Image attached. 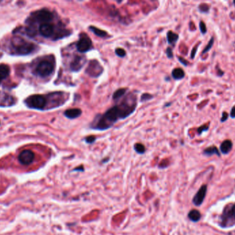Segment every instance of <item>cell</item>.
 Listing matches in <instances>:
<instances>
[{"mask_svg":"<svg viewBox=\"0 0 235 235\" xmlns=\"http://www.w3.org/2000/svg\"><path fill=\"white\" fill-rule=\"evenodd\" d=\"M127 92V89L126 88H120V89L117 90L115 93L113 94V99H118L120 97H122Z\"/></svg>","mask_w":235,"mask_h":235,"instance_id":"obj_21","label":"cell"},{"mask_svg":"<svg viewBox=\"0 0 235 235\" xmlns=\"http://www.w3.org/2000/svg\"><path fill=\"white\" fill-rule=\"evenodd\" d=\"M134 150L137 153H138L140 154H142L145 153L146 148L144 145L137 143V144H136L134 145Z\"/></svg>","mask_w":235,"mask_h":235,"instance_id":"obj_22","label":"cell"},{"mask_svg":"<svg viewBox=\"0 0 235 235\" xmlns=\"http://www.w3.org/2000/svg\"><path fill=\"white\" fill-rule=\"evenodd\" d=\"M39 33L44 37H50L54 33V26L49 23L42 24L39 26Z\"/></svg>","mask_w":235,"mask_h":235,"instance_id":"obj_12","label":"cell"},{"mask_svg":"<svg viewBox=\"0 0 235 235\" xmlns=\"http://www.w3.org/2000/svg\"><path fill=\"white\" fill-rule=\"evenodd\" d=\"M81 114H82V111L81 109H79V108L69 109V110H67L64 113L65 116L71 119L77 118V117L81 116Z\"/></svg>","mask_w":235,"mask_h":235,"instance_id":"obj_13","label":"cell"},{"mask_svg":"<svg viewBox=\"0 0 235 235\" xmlns=\"http://www.w3.org/2000/svg\"><path fill=\"white\" fill-rule=\"evenodd\" d=\"M96 141V137L94 136H89L87 137H86L85 139V141L87 143V144H93V143Z\"/></svg>","mask_w":235,"mask_h":235,"instance_id":"obj_28","label":"cell"},{"mask_svg":"<svg viewBox=\"0 0 235 235\" xmlns=\"http://www.w3.org/2000/svg\"><path fill=\"white\" fill-rule=\"evenodd\" d=\"M209 8H210V6H209V5L206 4H200L199 6V10H200V12L203 13H208L209 11Z\"/></svg>","mask_w":235,"mask_h":235,"instance_id":"obj_24","label":"cell"},{"mask_svg":"<svg viewBox=\"0 0 235 235\" xmlns=\"http://www.w3.org/2000/svg\"><path fill=\"white\" fill-rule=\"evenodd\" d=\"M86 73L90 76L98 77L102 73V68L96 60H93L89 64Z\"/></svg>","mask_w":235,"mask_h":235,"instance_id":"obj_8","label":"cell"},{"mask_svg":"<svg viewBox=\"0 0 235 235\" xmlns=\"http://www.w3.org/2000/svg\"><path fill=\"white\" fill-rule=\"evenodd\" d=\"M207 193V185H203L201 188L199 189L197 193L195 194L193 199V203L195 205L200 206L204 201V199Z\"/></svg>","mask_w":235,"mask_h":235,"instance_id":"obj_9","label":"cell"},{"mask_svg":"<svg viewBox=\"0 0 235 235\" xmlns=\"http://www.w3.org/2000/svg\"><path fill=\"white\" fill-rule=\"evenodd\" d=\"M91 46H92V43H91V39L87 36L85 35L84 37H81L79 39V41L77 42L76 48L80 53H83L90 50L91 48Z\"/></svg>","mask_w":235,"mask_h":235,"instance_id":"obj_7","label":"cell"},{"mask_svg":"<svg viewBox=\"0 0 235 235\" xmlns=\"http://www.w3.org/2000/svg\"><path fill=\"white\" fill-rule=\"evenodd\" d=\"M233 148V142L230 140H225L220 145V150L223 154H228Z\"/></svg>","mask_w":235,"mask_h":235,"instance_id":"obj_14","label":"cell"},{"mask_svg":"<svg viewBox=\"0 0 235 235\" xmlns=\"http://www.w3.org/2000/svg\"><path fill=\"white\" fill-rule=\"evenodd\" d=\"M199 29L201 33L202 34H206V32H207V28H206V26L205 24V23L203 22H200L199 23Z\"/></svg>","mask_w":235,"mask_h":235,"instance_id":"obj_26","label":"cell"},{"mask_svg":"<svg viewBox=\"0 0 235 235\" xmlns=\"http://www.w3.org/2000/svg\"><path fill=\"white\" fill-rule=\"evenodd\" d=\"M172 76H173L175 79L179 80L184 78L185 76V73L184 70L181 69V68H175V69H174L173 72H172Z\"/></svg>","mask_w":235,"mask_h":235,"instance_id":"obj_18","label":"cell"},{"mask_svg":"<svg viewBox=\"0 0 235 235\" xmlns=\"http://www.w3.org/2000/svg\"><path fill=\"white\" fill-rule=\"evenodd\" d=\"M179 62H181L182 64H184V66H187L188 63H187V62H186L184 59L182 58V57H179Z\"/></svg>","mask_w":235,"mask_h":235,"instance_id":"obj_35","label":"cell"},{"mask_svg":"<svg viewBox=\"0 0 235 235\" xmlns=\"http://www.w3.org/2000/svg\"><path fill=\"white\" fill-rule=\"evenodd\" d=\"M27 104L30 107L42 110L44 109L46 104V99L44 97L39 94H35L30 97L27 99Z\"/></svg>","mask_w":235,"mask_h":235,"instance_id":"obj_4","label":"cell"},{"mask_svg":"<svg viewBox=\"0 0 235 235\" xmlns=\"http://www.w3.org/2000/svg\"><path fill=\"white\" fill-rule=\"evenodd\" d=\"M34 153L30 150H23L21 153L19 154L18 160L22 165H28L32 163L34 159Z\"/></svg>","mask_w":235,"mask_h":235,"instance_id":"obj_6","label":"cell"},{"mask_svg":"<svg viewBox=\"0 0 235 235\" xmlns=\"http://www.w3.org/2000/svg\"><path fill=\"white\" fill-rule=\"evenodd\" d=\"M201 217L202 215H201V213H199V211H198L197 210H195V209L189 212V213L188 214V219L193 222L199 221L200 219H201Z\"/></svg>","mask_w":235,"mask_h":235,"instance_id":"obj_16","label":"cell"},{"mask_svg":"<svg viewBox=\"0 0 235 235\" xmlns=\"http://www.w3.org/2000/svg\"><path fill=\"white\" fill-rule=\"evenodd\" d=\"M90 30H91L92 32L95 34L96 36L100 37H105L107 35V33L105 31L102 30L101 29H99L97 27L95 26H90Z\"/></svg>","mask_w":235,"mask_h":235,"instance_id":"obj_19","label":"cell"},{"mask_svg":"<svg viewBox=\"0 0 235 235\" xmlns=\"http://www.w3.org/2000/svg\"><path fill=\"white\" fill-rule=\"evenodd\" d=\"M203 154L206 156H212L213 154H216L218 157H220V153L219 152L218 148H217L216 146H210V147H208L207 148H206L204 150H203Z\"/></svg>","mask_w":235,"mask_h":235,"instance_id":"obj_17","label":"cell"},{"mask_svg":"<svg viewBox=\"0 0 235 235\" xmlns=\"http://www.w3.org/2000/svg\"><path fill=\"white\" fill-rule=\"evenodd\" d=\"M228 117H229L228 114L227 113H226V112H223V114H222V118H221V121H222V122H224V121H225L226 120H227V119H228Z\"/></svg>","mask_w":235,"mask_h":235,"instance_id":"obj_30","label":"cell"},{"mask_svg":"<svg viewBox=\"0 0 235 235\" xmlns=\"http://www.w3.org/2000/svg\"><path fill=\"white\" fill-rule=\"evenodd\" d=\"M219 225L223 228L233 227L235 225V203L226 206L224 208L220 217Z\"/></svg>","mask_w":235,"mask_h":235,"instance_id":"obj_2","label":"cell"},{"mask_svg":"<svg viewBox=\"0 0 235 235\" xmlns=\"http://www.w3.org/2000/svg\"><path fill=\"white\" fill-rule=\"evenodd\" d=\"M197 48H198V46H197L195 47V48H193V50H192V52H191V56L192 59H194V58H195V56L196 53H197Z\"/></svg>","mask_w":235,"mask_h":235,"instance_id":"obj_32","label":"cell"},{"mask_svg":"<svg viewBox=\"0 0 235 235\" xmlns=\"http://www.w3.org/2000/svg\"><path fill=\"white\" fill-rule=\"evenodd\" d=\"M10 74V68L7 65L1 64L0 65V84Z\"/></svg>","mask_w":235,"mask_h":235,"instance_id":"obj_15","label":"cell"},{"mask_svg":"<svg viewBox=\"0 0 235 235\" xmlns=\"http://www.w3.org/2000/svg\"><path fill=\"white\" fill-rule=\"evenodd\" d=\"M230 117L232 118H235V106H234L231 110L230 113Z\"/></svg>","mask_w":235,"mask_h":235,"instance_id":"obj_34","label":"cell"},{"mask_svg":"<svg viewBox=\"0 0 235 235\" xmlns=\"http://www.w3.org/2000/svg\"><path fill=\"white\" fill-rule=\"evenodd\" d=\"M54 66L48 61H42L39 63L36 68V73L41 77H47L52 73Z\"/></svg>","mask_w":235,"mask_h":235,"instance_id":"obj_3","label":"cell"},{"mask_svg":"<svg viewBox=\"0 0 235 235\" xmlns=\"http://www.w3.org/2000/svg\"><path fill=\"white\" fill-rule=\"evenodd\" d=\"M214 39L213 38V37H212L210 41H209V42L208 43L207 46H206L205 47L204 50H203V52H202L203 54H205L207 52H208V51L210 50L212 48H213V44H214Z\"/></svg>","mask_w":235,"mask_h":235,"instance_id":"obj_23","label":"cell"},{"mask_svg":"<svg viewBox=\"0 0 235 235\" xmlns=\"http://www.w3.org/2000/svg\"><path fill=\"white\" fill-rule=\"evenodd\" d=\"M209 127L208 126V125H202V126L199 127L198 128V130H197V132H198V134H201L204 131H207L208 130Z\"/></svg>","mask_w":235,"mask_h":235,"instance_id":"obj_29","label":"cell"},{"mask_svg":"<svg viewBox=\"0 0 235 235\" xmlns=\"http://www.w3.org/2000/svg\"><path fill=\"white\" fill-rule=\"evenodd\" d=\"M35 18L39 22H43V24H45V23L50 22L53 19V15L50 11L43 9L37 12Z\"/></svg>","mask_w":235,"mask_h":235,"instance_id":"obj_10","label":"cell"},{"mask_svg":"<svg viewBox=\"0 0 235 235\" xmlns=\"http://www.w3.org/2000/svg\"><path fill=\"white\" fill-rule=\"evenodd\" d=\"M85 170H84V168L83 167V166H80V167H77L76 168H74V170L72 171H79V172H83Z\"/></svg>","mask_w":235,"mask_h":235,"instance_id":"obj_33","label":"cell"},{"mask_svg":"<svg viewBox=\"0 0 235 235\" xmlns=\"http://www.w3.org/2000/svg\"><path fill=\"white\" fill-rule=\"evenodd\" d=\"M133 108H127L126 106L120 107L116 106L111 108L103 114L98 121L96 128L102 130H106L110 128L118 119L125 118L126 117L129 115L133 113Z\"/></svg>","mask_w":235,"mask_h":235,"instance_id":"obj_1","label":"cell"},{"mask_svg":"<svg viewBox=\"0 0 235 235\" xmlns=\"http://www.w3.org/2000/svg\"><path fill=\"white\" fill-rule=\"evenodd\" d=\"M115 53L116 54V55H117L120 57H124L126 55L125 50L124 49H122V48H116V50H115Z\"/></svg>","mask_w":235,"mask_h":235,"instance_id":"obj_25","label":"cell"},{"mask_svg":"<svg viewBox=\"0 0 235 235\" xmlns=\"http://www.w3.org/2000/svg\"><path fill=\"white\" fill-rule=\"evenodd\" d=\"M152 98H153V96L151 95L150 94L144 93V94H143L141 97V102H143L148 101V100H150Z\"/></svg>","mask_w":235,"mask_h":235,"instance_id":"obj_27","label":"cell"},{"mask_svg":"<svg viewBox=\"0 0 235 235\" xmlns=\"http://www.w3.org/2000/svg\"><path fill=\"white\" fill-rule=\"evenodd\" d=\"M233 4H234V6H235V1H234V2H233Z\"/></svg>","mask_w":235,"mask_h":235,"instance_id":"obj_36","label":"cell"},{"mask_svg":"<svg viewBox=\"0 0 235 235\" xmlns=\"http://www.w3.org/2000/svg\"><path fill=\"white\" fill-rule=\"evenodd\" d=\"M18 45L15 46L16 53L20 55H25L33 52L34 49V45L32 43L25 42L22 41L17 44Z\"/></svg>","mask_w":235,"mask_h":235,"instance_id":"obj_5","label":"cell"},{"mask_svg":"<svg viewBox=\"0 0 235 235\" xmlns=\"http://www.w3.org/2000/svg\"><path fill=\"white\" fill-rule=\"evenodd\" d=\"M85 62V59L83 57L76 56L74 57L73 61L70 64V69L74 72H77L81 69Z\"/></svg>","mask_w":235,"mask_h":235,"instance_id":"obj_11","label":"cell"},{"mask_svg":"<svg viewBox=\"0 0 235 235\" xmlns=\"http://www.w3.org/2000/svg\"><path fill=\"white\" fill-rule=\"evenodd\" d=\"M178 38L179 36L176 33H174L171 31H169L167 33V40L169 44H175L178 40Z\"/></svg>","mask_w":235,"mask_h":235,"instance_id":"obj_20","label":"cell"},{"mask_svg":"<svg viewBox=\"0 0 235 235\" xmlns=\"http://www.w3.org/2000/svg\"><path fill=\"white\" fill-rule=\"evenodd\" d=\"M167 57H168V58H172V57H173V51H172L171 48H168L167 49Z\"/></svg>","mask_w":235,"mask_h":235,"instance_id":"obj_31","label":"cell"}]
</instances>
